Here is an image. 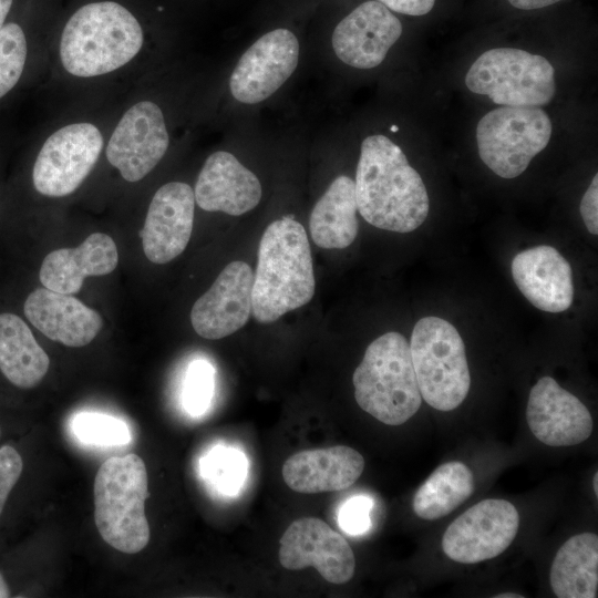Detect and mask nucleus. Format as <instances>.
<instances>
[{
	"instance_id": "412c9836",
	"label": "nucleus",
	"mask_w": 598,
	"mask_h": 598,
	"mask_svg": "<svg viewBox=\"0 0 598 598\" xmlns=\"http://www.w3.org/2000/svg\"><path fill=\"white\" fill-rule=\"evenodd\" d=\"M363 456L354 448L334 445L297 452L282 465L287 486L301 494H318L350 487L361 476Z\"/></svg>"
},
{
	"instance_id": "0eeeda50",
	"label": "nucleus",
	"mask_w": 598,
	"mask_h": 598,
	"mask_svg": "<svg viewBox=\"0 0 598 598\" xmlns=\"http://www.w3.org/2000/svg\"><path fill=\"white\" fill-rule=\"evenodd\" d=\"M465 84L493 103L540 107L556 94L555 70L549 61L525 50L496 48L485 51L470 66Z\"/></svg>"
},
{
	"instance_id": "9d476101",
	"label": "nucleus",
	"mask_w": 598,
	"mask_h": 598,
	"mask_svg": "<svg viewBox=\"0 0 598 598\" xmlns=\"http://www.w3.org/2000/svg\"><path fill=\"white\" fill-rule=\"evenodd\" d=\"M518 527L519 514L511 502L484 499L450 524L442 538V549L461 564L488 560L509 547Z\"/></svg>"
},
{
	"instance_id": "72a5a7b5",
	"label": "nucleus",
	"mask_w": 598,
	"mask_h": 598,
	"mask_svg": "<svg viewBox=\"0 0 598 598\" xmlns=\"http://www.w3.org/2000/svg\"><path fill=\"white\" fill-rule=\"evenodd\" d=\"M388 9L409 16H423L434 7L435 0H379Z\"/></svg>"
},
{
	"instance_id": "39448f33",
	"label": "nucleus",
	"mask_w": 598,
	"mask_h": 598,
	"mask_svg": "<svg viewBox=\"0 0 598 598\" xmlns=\"http://www.w3.org/2000/svg\"><path fill=\"white\" fill-rule=\"evenodd\" d=\"M147 471L137 454L113 456L102 463L93 486L94 520L106 544L125 554L140 553L147 546Z\"/></svg>"
},
{
	"instance_id": "4468645a",
	"label": "nucleus",
	"mask_w": 598,
	"mask_h": 598,
	"mask_svg": "<svg viewBox=\"0 0 598 598\" xmlns=\"http://www.w3.org/2000/svg\"><path fill=\"white\" fill-rule=\"evenodd\" d=\"M254 271L240 260L231 261L190 311L195 332L217 340L243 328L251 315Z\"/></svg>"
},
{
	"instance_id": "e433bc0d",
	"label": "nucleus",
	"mask_w": 598,
	"mask_h": 598,
	"mask_svg": "<svg viewBox=\"0 0 598 598\" xmlns=\"http://www.w3.org/2000/svg\"><path fill=\"white\" fill-rule=\"evenodd\" d=\"M7 597H10V590L3 576L0 573V598H7Z\"/></svg>"
},
{
	"instance_id": "aec40b11",
	"label": "nucleus",
	"mask_w": 598,
	"mask_h": 598,
	"mask_svg": "<svg viewBox=\"0 0 598 598\" xmlns=\"http://www.w3.org/2000/svg\"><path fill=\"white\" fill-rule=\"evenodd\" d=\"M27 319L45 337L66 347L89 344L103 326L101 315L78 298L48 288H38L27 297Z\"/></svg>"
},
{
	"instance_id": "4c0bfd02",
	"label": "nucleus",
	"mask_w": 598,
	"mask_h": 598,
	"mask_svg": "<svg viewBox=\"0 0 598 598\" xmlns=\"http://www.w3.org/2000/svg\"><path fill=\"white\" fill-rule=\"evenodd\" d=\"M495 597L496 598H522L523 596L517 595V594H513V592H505V594L497 595Z\"/></svg>"
},
{
	"instance_id": "c9c22d12",
	"label": "nucleus",
	"mask_w": 598,
	"mask_h": 598,
	"mask_svg": "<svg viewBox=\"0 0 598 598\" xmlns=\"http://www.w3.org/2000/svg\"><path fill=\"white\" fill-rule=\"evenodd\" d=\"M13 0H0V30L6 23V19L11 10Z\"/></svg>"
},
{
	"instance_id": "7c9ffc66",
	"label": "nucleus",
	"mask_w": 598,
	"mask_h": 598,
	"mask_svg": "<svg viewBox=\"0 0 598 598\" xmlns=\"http://www.w3.org/2000/svg\"><path fill=\"white\" fill-rule=\"evenodd\" d=\"M372 499L367 495H355L347 499L338 514L339 527L347 534L358 536L371 527Z\"/></svg>"
},
{
	"instance_id": "c756f323",
	"label": "nucleus",
	"mask_w": 598,
	"mask_h": 598,
	"mask_svg": "<svg viewBox=\"0 0 598 598\" xmlns=\"http://www.w3.org/2000/svg\"><path fill=\"white\" fill-rule=\"evenodd\" d=\"M214 392V369L204 360L194 361L186 373L183 402L192 415L203 414L210 404Z\"/></svg>"
},
{
	"instance_id": "a19ab883",
	"label": "nucleus",
	"mask_w": 598,
	"mask_h": 598,
	"mask_svg": "<svg viewBox=\"0 0 598 598\" xmlns=\"http://www.w3.org/2000/svg\"><path fill=\"white\" fill-rule=\"evenodd\" d=\"M0 433H1V431H0Z\"/></svg>"
},
{
	"instance_id": "f3484780",
	"label": "nucleus",
	"mask_w": 598,
	"mask_h": 598,
	"mask_svg": "<svg viewBox=\"0 0 598 598\" xmlns=\"http://www.w3.org/2000/svg\"><path fill=\"white\" fill-rule=\"evenodd\" d=\"M402 34L400 20L379 1H367L343 18L332 33L337 56L357 69L381 64Z\"/></svg>"
},
{
	"instance_id": "c85d7f7f",
	"label": "nucleus",
	"mask_w": 598,
	"mask_h": 598,
	"mask_svg": "<svg viewBox=\"0 0 598 598\" xmlns=\"http://www.w3.org/2000/svg\"><path fill=\"white\" fill-rule=\"evenodd\" d=\"M72 425L76 437L87 444L117 446L131 440L127 425L122 420L105 414L80 413Z\"/></svg>"
},
{
	"instance_id": "ea45409f",
	"label": "nucleus",
	"mask_w": 598,
	"mask_h": 598,
	"mask_svg": "<svg viewBox=\"0 0 598 598\" xmlns=\"http://www.w3.org/2000/svg\"><path fill=\"white\" fill-rule=\"evenodd\" d=\"M391 131H392V132H396V131H398V126L392 125V126H391Z\"/></svg>"
},
{
	"instance_id": "2eb2a0df",
	"label": "nucleus",
	"mask_w": 598,
	"mask_h": 598,
	"mask_svg": "<svg viewBox=\"0 0 598 598\" xmlns=\"http://www.w3.org/2000/svg\"><path fill=\"white\" fill-rule=\"evenodd\" d=\"M195 196L192 187L171 182L154 194L138 235L146 258L166 264L181 255L192 235Z\"/></svg>"
},
{
	"instance_id": "f03ea898",
	"label": "nucleus",
	"mask_w": 598,
	"mask_h": 598,
	"mask_svg": "<svg viewBox=\"0 0 598 598\" xmlns=\"http://www.w3.org/2000/svg\"><path fill=\"white\" fill-rule=\"evenodd\" d=\"M316 279L310 245L303 226L287 216L264 231L254 274L251 315L271 323L313 297Z\"/></svg>"
},
{
	"instance_id": "ddd939ff",
	"label": "nucleus",
	"mask_w": 598,
	"mask_h": 598,
	"mask_svg": "<svg viewBox=\"0 0 598 598\" xmlns=\"http://www.w3.org/2000/svg\"><path fill=\"white\" fill-rule=\"evenodd\" d=\"M299 60V43L287 29H276L259 38L236 64L229 89L246 104L259 103L275 93L293 73Z\"/></svg>"
},
{
	"instance_id": "a211bd4d",
	"label": "nucleus",
	"mask_w": 598,
	"mask_h": 598,
	"mask_svg": "<svg viewBox=\"0 0 598 598\" xmlns=\"http://www.w3.org/2000/svg\"><path fill=\"white\" fill-rule=\"evenodd\" d=\"M511 268L515 285L536 308L557 313L570 307L573 270L556 248L540 245L523 250L513 258Z\"/></svg>"
},
{
	"instance_id": "6e6552de",
	"label": "nucleus",
	"mask_w": 598,
	"mask_h": 598,
	"mask_svg": "<svg viewBox=\"0 0 598 598\" xmlns=\"http://www.w3.org/2000/svg\"><path fill=\"white\" fill-rule=\"evenodd\" d=\"M550 136V118L540 107L501 106L486 113L476 127L481 159L507 179L524 173Z\"/></svg>"
},
{
	"instance_id": "4be33fe9",
	"label": "nucleus",
	"mask_w": 598,
	"mask_h": 598,
	"mask_svg": "<svg viewBox=\"0 0 598 598\" xmlns=\"http://www.w3.org/2000/svg\"><path fill=\"white\" fill-rule=\"evenodd\" d=\"M117 264L118 252L113 238L94 233L75 248L49 252L42 261L39 278L44 288L73 295L80 291L86 277L109 275Z\"/></svg>"
},
{
	"instance_id": "f704fd0d",
	"label": "nucleus",
	"mask_w": 598,
	"mask_h": 598,
	"mask_svg": "<svg viewBox=\"0 0 598 598\" xmlns=\"http://www.w3.org/2000/svg\"><path fill=\"white\" fill-rule=\"evenodd\" d=\"M514 8L520 10H535L557 3L561 0H507Z\"/></svg>"
},
{
	"instance_id": "6ab92c4d",
	"label": "nucleus",
	"mask_w": 598,
	"mask_h": 598,
	"mask_svg": "<svg viewBox=\"0 0 598 598\" xmlns=\"http://www.w3.org/2000/svg\"><path fill=\"white\" fill-rule=\"evenodd\" d=\"M261 194L258 177L233 154L224 151L207 157L194 190L195 202L202 209L231 216L254 209Z\"/></svg>"
},
{
	"instance_id": "f257e3e1",
	"label": "nucleus",
	"mask_w": 598,
	"mask_h": 598,
	"mask_svg": "<svg viewBox=\"0 0 598 598\" xmlns=\"http://www.w3.org/2000/svg\"><path fill=\"white\" fill-rule=\"evenodd\" d=\"M354 190L358 212L377 228L405 234L427 217L430 200L422 177L384 135L363 140Z\"/></svg>"
},
{
	"instance_id": "f8f14e48",
	"label": "nucleus",
	"mask_w": 598,
	"mask_h": 598,
	"mask_svg": "<svg viewBox=\"0 0 598 598\" xmlns=\"http://www.w3.org/2000/svg\"><path fill=\"white\" fill-rule=\"evenodd\" d=\"M168 143L161 109L151 101H142L120 120L106 146V158L125 181L133 183L157 165Z\"/></svg>"
},
{
	"instance_id": "2f4dec72",
	"label": "nucleus",
	"mask_w": 598,
	"mask_h": 598,
	"mask_svg": "<svg viewBox=\"0 0 598 598\" xmlns=\"http://www.w3.org/2000/svg\"><path fill=\"white\" fill-rule=\"evenodd\" d=\"M23 463L17 450L10 445L0 447V515L10 492L20 478Z\"/></svg>"
},
{
	"instance_id": "b1692460",
	"label": "nucleus",
	"mask_w": 598,
	"mask_h": 598,
	"mask_svg": "<svg viewBox=\"0 0 598 598\" xmlns=\"http://www.w3.org/2000/svg\"><path fill=\"white\" fill-rule=\"evenodd\" d=\"M50 359L28 324L17 315L0 313V371L16 386L31 389L47 374Z\"/></svg>"
},
{
	"instance_id": "5701e85b",
	"label": "nucleus",
	"mask_w": 598,
	"mask_h": 598,
	"mask_svg": "<svg viewBox=\"0 0 598 598\" xmlns=\"http://www.w3.org/2000/svg\"><path fill=\"white\" fill-rule=\"evenodd\" d=\"M357 212L354 181L340 175L315 204L310 214L309 229L313 243L326 249L350 246L358 235Z\"/></svg>"
},
{
	"instance_id": "cd10ccee",
	"label": "nucleus",
	"mask_w": 598,
	"mask_h": 598,
	"mask_svg": "<svg viewBox=\"0 0 598 598\" xmlns=\"http://www.w3.org/2000/svg\"><path fill=\"white\" fill-rule=\"evenodd\" d=\"M28 58V41L22 27L8 22L0 30V100L19 83Z\"/></svg>"
},
{
	"instance_id": "473e14b6",
	"label": "nucleus",
	"mask_w": 598,
	"mask_h": 598,
	"mask_svg": "<svg viewBox=\"0 0 598 598\" xmlns=\"http://www.w3.org/2000/svg\"><path fill=\"white\" fill-rule=\"evenodd\" d=\"M581 218L591 235L598 234V175L594 176L580 202Z\"/></svg>"
},
{
	"instance_id": "9b49d317",
	"label": "nucleus",
	"mask_w": 598,
	"mask_h": 598,
	"mask_svg": "<svg viewBox=\"0 0 598 598\" xmlns=\"http://www.w3.org/2000/svg\"><path fill=\"white\" fill-rule=\"evenodd\" d=\"M280 565L288 570L315 567L328 582L341 585L354 575L355 558L346 538L317 517L293 520L280 538Z\"/></svg>"
},
{
	"instance_id": "1a4fd4ad",
	"label": "nucleus",
	"mask_w": 598,
	"mask_h": 598,
	"mask_svg": "<svg viewBox=\"0 0 598 598\" xmlns=\"http://www.w3.org/2000/svg\"><path fill=\"white\" fill-rule=\"evenodd\" d=\"M103 147V137L90 123L66 125L50 135L32 168L38 193L62 197L73 193L93 169Z\"/></svg>"
},
{
	"instance_id": "7ed1b4c3",
	"label": "nucleus",
	"mask_w": 598,
	"mask_h": 598,
	"mask_svg": "<svg viewBox=\"0 0 598 598\" xmlns=\"http://www.w3.org/2000/svg\"><path fill=\"white\" fill-rule=\"evenodd\" d=\"M143 44L137 19L113 1L81 7L66 22L60 43L64 69L82 78L110 73L131 61Z\"/></svg>"
},
{
	"instance_id": "a878e982",
	"label": "nucleus",
	"mask_w": 598,
	"mask_h": 598,
	"mask_svg": "<svg viewBox=\"0 0 598 598\" xmlns=\"http://www.w3.org/2000/svg\"><path fill=\"white\" fill-rule=\"evenodd\" d=\"M474 476L467 465L451 461L440 465L419 487L413 497V511L422 519L446 516L474 492Z\"/></svg>"
},
{
	"instance_id": "393cba45",
	"label": "nucleus",
	"mask_w": 598,
	"mask_h": 598,
	"mask_svg": "<svg viewBox=\"0 0 598 598\" xmlns=\"http://www.w3.org/2000/svg\"><path fill=\"white\" fill-rule=\"evenodd\" d=\"M558 598H596L598 589V536L581 533L558 549L549 574Z\"/></svg>"
},
{
	"instance_id": "423d86ee",
	"label": "nucleus",
	"mask_w": 598,
	"mask_h": 598,
	"mask_svg": "<svg viewBox=\"0 0 598 598\" xmlns=\"http://www.w3.org/2000/svg\"><path fill=\"white\" fill-rule=\"evenodd\" d=\"M410 351L422 399L439 411H452L468 394L471 375L464 342L456 328L424 317L413 328Z\"/></svg>"
},
{
	"instance_id": "20e7f679",
	"label": "nucleus",
	"mask_w": 598,
	"mask_h": 598,
	"mask_svg": "<svg viewBox=\"0 0 598 598\" xmlns=\"http://www.w3.org/2000/svg\"><path fill=\"white\" fill-rule=\"evenodd\" d=\"M352 382L358 405L386 425L405 423L422 403L410 344L395 331L368 346Z\"/></svg>"
},
{
	"instance_id": "dca6fc26",
	"label": "nucleus",
	"mask_w": 598,
	"mask_h": 598,
	"mask_svg": "<svg viewBox=\"0 0 598 598\" xmlns=\"http://www.w3.org/2000/svg\"><path fill=\"white\" fill-rule=\"evenodd\" d=\"M526 419L534 436L549 446L579 444L594 427L586 405L550 377H543L532 388Z\"/></svg>"
},
{
	"instance_id": "bb28decb",
	"label": "nucleus",
	"mask_w": 598,
	"mask_h": 598,
	"mask_svg": "<svg viewBox=\"0 0 598 598\" xmlns=\"http://www.w3.org/2000/svg\"><path fill=\"white\" fill-rule=\"evenodd\" d=\"M202 474L218 492L235 495L247 475V458L236 448L218 445L200 463Z\"/></svg>"
},
{
	"instance_id": "58836bf2",
	"label": "nucleus",
	"mask_w": 598,
	"mask_h": 598,
	"mask_svg": "<svg viewBox=\"0 0 598 598\" xmlns=\"http://www.w3.org/2000/svg\"><path fill=\"white\" fill-rule=\"evenodd\" d=\"M598 473L596 472L595 475H594V480H592V486H594V491H595V494L597 495L598 494Z\"/></svg>"
}]
</instances>
